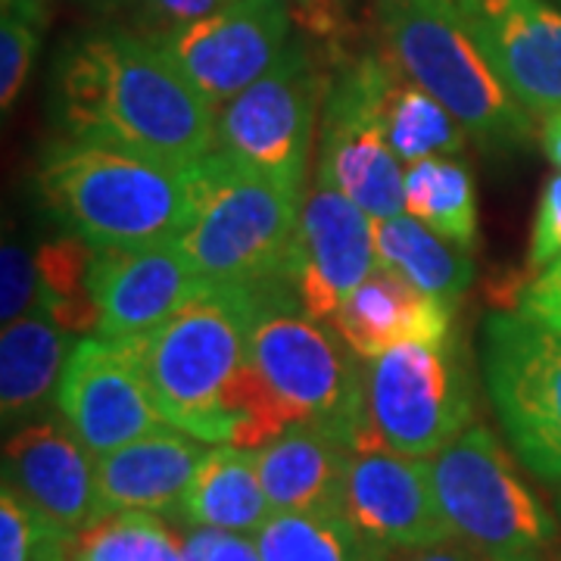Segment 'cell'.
Wrapping results in <instances>:
<instances>
[{"mask_svg": "<svg viewBox=\"0 0 561 561\" xmlns=\"http://www.w3.org/2000/svg\"><path fill=\"white\" fill-rule=\"evenodd\" d=\"M72 337L44 309L3 324L0 337V412L22 419L60 387Z\"/></svg>", "mask_w": 561, "mask_h": 561, "instance_id": "obj_23", "label": "cell"}, {"mask_svg": "<svg viewBox=\"0 0 561 561\" xmlns=\"http://www.w3.org/2000/svg\"><path fill=\"white\" fill-rule=\"evenodd\" d=\"M393 79L397 66L387 57H362L324 98L316 179L334 184L371 219L405 213V172L383 125Z\"/></svg>", "mask_w": 561, "mask_h": 561, "instance_id": "obj_10", "label": "cell"}, {"mask_svg": "<svg viewBox=\"0 0 561 561\" xmlns=\"http://www.w3.org/2000/svg\"><path fill=\"white\" fill-rule=\"evenodd\" d=\"M549 3H556V7H559V10H561V0H549Z\"/></svg>", "mask_w": 561, "mask_h": 561, "instance_id": "obj_41", "label": "cell"}, {"mask_svg": "<svg viewBox=\"0 0 561 561\" xmlns=\"http://www.w3.org/2000/svg\"><path fill=\"white\" fill-rule=\"evenodd\" d=\"M561 260V172L542 184L537 216L530 228V247H527V268L542 272L546 265Z\"/></svg>", "mask_w": 561, "mask_h": 561, "instance_id": "obj_33", "label": "cell"}, {"mask_svg": "<svg viewBox=\"0 0 561 561\" xmlns=\"http://www.w3.org/2000/svg\"><path fill=\"white\" fill-rule=\"evenodd\" d=\"M228 3H234V0H144L140 13H144V22L153 28L150 38H160L181 25H191V22H201L219 13Z\"/></svg>", "mask_w": 561, "mask_h": 561, "instance_id": "obj_36", "label": "cell"}, {"mask_svg": "<svg viewBox=\"0 0 561 561\" xmlns=\"http://www.w3.org/2000/svg\"><path fill=\"white\" fill-rule=\"evenodd\" d=\"M3 486L76 537L103 518L98 459L60 421H35L3 443Z\"/></svg>", "mask_w": 561, "mask_h": 561, "instance_id": "obj_17", "label": "cell"}, {"mask_svg": "<svg viewBox=\"0 0 561 561\" xmlns=\"http://www.w3.org/2000/svg\"><path fill=\"white\" fill-rule=\"evenodd\" d=\"M353 449L324 427H290L256 449L260 481L275 512H341Z\"/></svg>", "mask_w": 561, "mask_h": 561, "instance_id": "obj_21", "label": "cell"}, {"mask_svg": "<svg viewBox=\"0 0 561 561\" xmlns=\"http://www.w3.org/2000/svg\"><path fill=\"white\" fill-rule=\"evenodd\" d=\"M378 268L375 219L334 184L316 179L297 234V300L309 319L331 321L343 300Z\"/></svg>", "mask_w": 561, "mask_h": 561, "instance_id": "obj_16", "label": "cell"}, {"mask_svg": "<svg viewBox=\"0 0 561 561\" xmlns=\"http://www.w3.org/2000/svg\"><path fill=\"white\" fill-rule=\"evenodd\" d=\"M181 546L184 561H262L256 540L213 527H194Z\"/></svg>", "mask_w": 561, "mask_h": 561, "instance_id": "obj_35", "label": "cell"}, {"mask_svg": "<svg viewBox=\"0 0 561 561\" xmlns=\"http://www.w3.org/2000/svg\"><path fill=\"white\" fill-rule=\"evenodd\" d=\"M453 312L456 300L424 294L400 272L378 265L331 316V328L359 359L371 362L400 343L449 341Z\"/></svg>", "mask_w": 561, "mask_h": 561, "instance_id": "obj_19", "label": "cell"}, {"mask_svg": "<svg viewBox=\"0 0 561 561\" xmlns=\"http://www.w3.org/2000/svg\"><path fill=\"white\" fill-rule=\"evenodd\" d=\"M468 28L527 113H561V10L556 3L483 0Z\"/></svg>", "mask_w": 561, "mask_h": 561, "instance_id": "obj_18", "label": "cell"}, {"mask_svg": "<svg viewBox=\"0 0 561 561\" xmlns=\"http://www.w3.org/2000/svg\"><path fill=\"white\" fill-rule=\"evenodd\" d=\"M41 306V275L35 253L20 243H3L0 253V316L3 324L22 319Z\"/></svg>", "mask_w": 561, "mask_h": 561, "instance_id": "obj_32", "label": "cell"}, {"mask_svg": "<svg viewBox=\"0 0 561 561\" xmlns=\"http://www.w3.org/2000/svg\"><path fill=\"white\" fill-rule=\"evenodd\" d=\"M72 561H184V546L157 512H116L79 534Z\"/></svg>", "mask_w": 561, "mask_h": 561, "instance_id": "obj_29", "label": "cell"}, {"mask_svg": "<svg viewBox=\"0 0 561 561\" xmlns=\"http://www.w3.org/2000/svg\"><path fill=\"white\" fill-rule=\"evenodd\" d=\"M383 125L393 153L409 165L431 157H456L465 150L468 135L437 98L405 79L400 69L383 103Z\"/></svg>", "mask_w": 561, "mask_h": 561, "instance_id": "obj_27", "label": "cell"}, {"mask_svg": "<svg viewBox=\"0 0 561 561\" xmlns=\"http://www.w3.org/2000/svg\"><path fill=\"white\" fill-rule=\"evenodd\" d=\"M294 3H300L306 10H319V7H331V3H337V0H294Z\"/></svg>", "mask_w": 561, "mask_h": 561, "instance_id": "obj_40", "label": "cell"}, {"mask_svg": "<svg viewBox=\"0 0 561 561\" xmlns=\"http://www.w3.org/2000/svg\"><path fill=\"white\" fill-rule=\"evenodd\" d=\"M365 383L368 362L337 331L297 309H272L256 321L234 383V446L260 449L290 427H324L353 453H368Z\"/></svg>", "mask_w": 561, "mask_h": 561, "instance_id": "obj_2", "label": "cell"}, {"mask_svg": "<svg viewBox=\"0 0 561 561\" xmlns=\"http://www.w3.org/2000/svg\"><path fill=\"white\" fill-rule=\"evenodd\" d=\"M542 147H546L549 160L556 162L561 172V113L549 116V119H546V125H542Z\"/></svg>", "mask_w": 561, "mask_h": 561, "instance_id": "obj_38", "label": "cell"}, {"mask_svg": "<svg viewBox=\"0 0 561 561\" xmlns=\"http://www.w3.org/2000/svg\"><path fill=\"white\" fill-rule=\"evenodd\" d=\"M419 3H431V7H440V10H449V13H456L459 20H471L478 10H481L483 0H419Z\"/></svg>", "mask_w": 561, "mask_h": 561, "instance_id": "obj_39", "label": "cell"}, {"mask_svg": "<svg viewBox=\"0 0 561 561\" xmlns=\"http://www.w3.org/2000/svg\"><path fill=\"white\" fill-rule=\"evenodd\" d=\"M302 184L262 175L213 150L197 162V201L179 247L203 284L250 287L275 309H297Z\"/></svg>", "mask_w": 561, "mask_h": 561, "instance_id": "obj_4", "label": "cell"}, {"mask_svg": "<svg viewBox=\"0 0 561 561\" xmlns=\"http://www.w3.org/2000/svg\"><path fill=\"white\" fill-rule=\"evenodd\" d=\"M209 449L203 440L165 427L98 459L101 515L116 512H179L184 493Z\"/></svg>", "mask_w": 561, "mask_h": 561, "instance_id": "obj_20", "label": "cell"}, {"mask_svg": "<svg viewBox=\"0 0 561 561\" xmlns=\"http://www.w3.org/2000/svg\"><path fill=\"white\" fill-rule=\"evenodd\" d=\"M94 253L98 247H91L76 234L41 243L35 253L41 275L38 309H44L69 334L98 331V321H101L91 287H88Z\"/></svg>", "mask_w": 561, "mask_h": 561, "instance_id": "obj_28", "label": "cell"}, {"mask_svg": "<svg viewBox=\"0 0 561 561\" xmlns=\"http://www.w3.org/2000/svg\"><path fill=\"white\" fill-rule=\"evenodd\" d=\"M57 409L94 459L172 427L140 378L125 346L103 337H84L66 362Z\"/></svg>", "mask_w": 561, "mask_h": 561, "instance_id": "obj_13", "label": "cell"}, {"mask_svg": "<svg viewBox=\"0 0 561 561\" xmlns=\"http://www.w3.org/2000/svg\"><path fill=\"white\" fill-rule=\"evenodd\" d=\"M76 540L10 486L0 490V561H72Z\"/></svg>", "mask_w": 561, "mask_h": 561, "instance_id": "obj_30", "label": "cell"}, {"mask_svg": "<svg viewBox=\"0 0 561 561\" xmlns=\"http://www.w3.org/2000/svg\"><path fill=\"white\" fill-rule=\"evenodd\" d=\"M41 44L38 0H3L0 20V106L13 110Z\"/></svg>", "mask_w": 561, "mask_h": 561, "instance_id": "obj_31", "label": "cell"}, {"mask_svg": "<svg viewBox=\"0 0 561 561\" xmlns=\"http://www.w3.org/2000/svg\"><path fill=\"white\" fill-rule=\"evenodd\" d=\"M518 316L561 331V260L546 265L540 275L524 280L522 297L515 302Z\"/></svg>", "mask_w": 561, "mask_h": 561, "instance_id": "obj_34", "label": "cell"}, {"mask_svg": "<svg viewBox=\"0 0 561 561\" xmlns=\"http://www.w3.org/2000/svg\"><path fill=\"white\" fill-rule=\"evenodd\" d=\"M256 546L262 561H390L393 556L341 512H275L256 530Z\"/></svg>", "mask_w": 561, "mask_h": 561, "instance_id": "obj_25", "label": "cell"}, {"mask_svg": "<svg viewBox=\"0 0 561 561\" xmlns=\"http://www.w3.org/2000/svg\"><path fill=\"white\" fill-rule=\"evenodd\" d=\"M405 213L461 250L478 247V194L465 162L431 157L405 169Z\"/></svg>", "mask_w": 561, "mask_h": 561, "instance_id": "obj_26", "label": "cell"}, {"mask_svg": "<svg viewBox=\"0 0 561 561\" xmlns=\"http://www.w3.org/2000/svg\"><path fill=\"white\" fill-rule=\"evenodd\" d=\"M371 449L409 459L437 456L471 427L474 397L456 337L400 343L368 362L365 383Z\"/></svg>", "mask_w": 561, "mask_h": 561, "instance_id": "obj_8", "label": "cell"}, {"mask_svg": "<svg viewBox=\"0 0 561 561\" xmlns=\"http://www.w3.org/2000/svg\"><path fill=\"white\" fill-rule=\"evenodd\" d=\"M341 515L393 552L456 540L434 493L431 461L387 449L353 453L343 478Z\"/></svg>", "mask_w": 561, "mask_h": 561, "instance_id": "obj_14", "label": "cell"}, {"mask_svg": "<svg viewBox=\"0 0 561 561\" xmlns=\"http://www.w3.org/2000/svg\"><path fill=\"white\" fill-rule=\"evenodd\" d=\"M60 113L72 138L194 165L216 150L219 110L184 79L157 38L101 32L60 66Z\"/></svg>", "mask_w": 561, "mask_h": 561, "instance_id": "obj_1", "label": "cell"}, {"mask_svg": "<svg viewBox=\"0 0 561 561\" xmlns=\"http://www.w3.org/2000/svg\"><path fill=\"white\" fill-rule=\"evenodd\" d=\"M275 306L250 287L203 284L157 331L119 343L157 402L162 419L203 443H234V383L256 321Z\"/></svg>", "mask_w": 561, "mask_h": 561, "instance_id": "obj_3", "label": "cell"}, {"mask_svg": "<svg viewBox=\"0 0 561 561\" xmlns=\"http://www.w3.org/2000/svg\"><path fill=\"white\" fill-rule=\"evenodd\" d=\"M375 247L378 265L400 272L424 294L459 300L474 280V262L468 260V250L440 238L415 216H390L375 219Z\"/></svg>", "mask_w": 561, "mask_h": 561, "instance_id": "obj_24", "label": "cell"}, {"mask_svg": "<svg viewBox=\"0 0 561 561\" xmlns=\"http://www.w3.org/2000/svg\"><path fill=\"white\" fill-rule=\"evenodd\" d=\"M481 561H490V559H481Z\"/></svg>", "mask_w": 561, "mask_h": 561, "instance_id": "obj_42", "label": "cell"}, {"mask_svg": "<svg viewBox=\"0 0 561 561\" xmlns=\"http://www.w3.org/2000/svg\"><path fill=\"white\" fill-rule=\"evenodd\" d=\"M431 481L453 537L481 559L534 561L556 540V522L483 424H471L431 459Z\"/></svg>", "mask_w": 561, "mask_h": 561, "instance_id": "obj_7", "label": "cell"}, {"mask_svg": "<svg viewBox=\"0 0 561 561\" xmlns=\"http://www.w3.org/2000/svg\"><path fill=\"white\" fill-rule=\"evenodd\" d=\"M216 110L272 72L290 47L287 0H234L201 22L157 38Z\"/></svg>", "mask_w": 561, "mask_h": 561, "instance_id": "obj_12", "label": "cell"}, {"mask_svg": "<svg viewBox=\"0 0 561 561\" xmlns=\"http://www.w3.org/2000/svg\"><path fill=\"white\" fill-rule=\"evenodd\" d=\"M41 197L69 234L91 247L175 241L197 201V162L153 160L103 140L69 138L41 162Z\"/></svg>", "mask_w": 561, "mask_h": 561, "instance_id": "obj_5", "label": "cell"}, {"mask_svg": "<svg viewBox=\"0 0 561 561\" xmlns=\"http://www.w3.org/2000/svg\"><path fill=\"white\" fill-rule=\"evenodd\" d=\"M328 81L300 41L272 72L219 106L216 150L262 175L306 184V162Z\"/></svg>", "mask_w": 561, "mask_h": 561, "instance_id": "obj_11", "label": "cell"}, {"mask_svg": "<svg viewBox=\"0 0 561 561\" xmlns=\"http://www.w3.org/2000/svg\"><path fill=\"white\" fill-rule=\"evenodd\" d=\"M409 561H481V556L474 549H468L461 540H446L437 546L419 549Z\"/></svg>", "mask_w": 561, "mask_h": 561, "instance_id": "obj_37", "label": "cell"}, {"mask_svg": "<svg viewBox=\"0 0 561 561\" xmlns=\"http://www.w3.org/2000/svg\"><path fill=\"white\" fill-rule=\"evenodd\" d=\"M175 515L191 527L256 534L272 518V505L260 481L256 449H243L234 443L213 446Z\"/></svg>", "mask_w": 561, "mask_h": 561, "instance_id": "obj_22", "label": "cell"}, {"mask_svg": "<svg viewBox=\"0 0 561 561\" xmlns=\"http://www.w3.org/2000/svg\"><path fill=\"white\" fill-rule=\"evenodd\" d=\"M483 381L518 459L561 481V331L518 312L486 316Z\"/></svg>", "mask_w": 561, "mask_h": 561, "instance_id": "obj_9", "label": "cell"}, {"mask_svg": "<svg viewBox=\"0 0 561 561\" xmlns=\"http://www.w3.org/2000/svg\"><path fill=\"white\" fill-rule=\"evenodd\" d=\"M91 297L98 306V337L138 341L169 321L203 287L179 241L144 247H98L91 265Z\"/></svg>", "mask_w": 561, "mask_h": 561, "instance_id": "obj_15", "label": "cell"}, {"mask_svg": "<svg viewBox=\"0 0 561 561\" xmlns=\"http://www.w3.org/2000/svg\"><path fill=\"white\" fill-rule=\"evenodd\" d=\"M387 60L453 113L483 150L530 140V119L483 57L468 22L419 0H378Z\"/></svg>", "mask_w": 561, "mask_h": 561, "instance_id": "obj_6", "label": "cell"}]
</instances>
